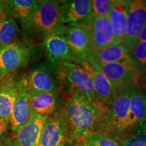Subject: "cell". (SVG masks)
<instances>
[{
	"label": "cell",
	"instance_id": "1",
	"mask_svg": "<svg viewBox=\"0 0 146 146\" xmlns=\"http://www.w3.org/2000/svg\"><path fill=\"white\" fill-rule=\"evenodd\" d=\"M108 106L92 100L81 92L69 94L59 110L68 133V140L83 141L84 139L99 133Z\"/></svg>",
	"mask_w": 146,
	"mask_h": 146
},
{
	"label": "cell",
	"instance_id": "2",
	"mask_svg": "<svg viewBox=\"0 0 146 146\" xmlns=\"http://www.w3.org/2000/svg\"><path fill=\"white\" fill-rule=\"evenodd\" d=\"M134 81L126 82L116 87L100 127L99 133L110 135L119 143L132 131L130 101Z\"/></svg>",
	"mask_w": 146,
	"mask_h": 146
},
{
	"label": "cell",
	"instance_id": "3",
	"mask_svg": "<svg viewBox=\"0 0 146 146\" xmlns=\"http://www.w3.org/2000/svg\"><path fill=\"white\" fill-rule=\"evenodd\" d=\"M67 28L60 20V1L42 0L38 1L26 33L44 38L50 34H64Z\"/></svg>",
	"mask_w": 146,
	"mask_h": 146
},
{
	"label": "cell",
	"instance_id": "4",
	"mask_svg": "<svg viewBox=\"0 0 146 146\" xmlns=\"http://www.w3.org/2000/svg\"><path fill=\"white\" fill-rule=\"evenodd\" d=\"M57 71L62 88L64 87L69 94L81 92L92 100L96 95L92 79L88 72L78 64L64 62L55 68Z\"/></svg>",
	"mask_w": 146,
	"mask_h": 146
},
{
	"label": "cell",
	"instance_id": "5",
	"mask_svg": "<svg viewBox=\"0 0 146 146\" xmlns=\"http://www.w3.org/2000/svg\"><path fill=\"white\" fill-rule=\"evenodd\" d=\"M22 79L30 92H60L62 89L57 71L48 62L34 64Z\"/></svg>",
	"mask_w": 146,
	"mask_h": 146
},
{
	"label": "cell",
	"instance_id": "6",
	"mask_svg": "<svg viewBox=\"0 0 146 146\" xmlns=\"http://www.w3.org/2000/svg\"><path fill=\"white\" fill-rule=\"evenodd\" d=\"M32 50L22 41L0 47V74L6 76L16 72L28 64Z\"/></svg>",
	"mask_w": 146,
	"mask_h": 146
},
{
	"label": "cell",
	"instance_id": "7",
	"mask_svg": "<svg viewBox=\"0 0 146 146\" xmlns=\"http://www.w3.org/2000/svg\"><path fill=\"white\" fill-rule=\"evenodd\" d=\"M146 24V1L131 0L128 4V16L125 45L129 52L138 43L139 36Z\"/></svg>",
	"mask_w": 146,
	"mask_h": 146
},
{
	"label": "cell",
	"instance_id": "8",
	"mask_svg": "<svg viewBox=\"0 0 146 146\" xmlns=\"http://www.w3.org/2000/svg\"><path fill=\"white\" fill-rule=\"evenodd\" d=\"M47 62L55 68L64 62L78 64L67 43L64 34H50L43 38Z\"/></svg>",
	"mask_w": 146,
	"mask_h": 146
},
{
	"label": "cell",
	"instance_id": "9",
	"mask_svg": "<svg viewBox=\"0 0 146 146\" xmlns=\"http://www.w3.org/2000/svg\"><path fill=\"white\" fill-rule=\"evenodd\" d=\"M92 16L91 0L60 1V20L66 26L85 25Z\"/></svg>",
	"mask_w": 146,
	"mask_h": 146
},
{
	"label": "cell",
	"instance_id": "10",
	"mask_svg": "<svg viewBox=\"0 0 146 146\" xmlns=\"http://www.w3.org/2000/svg\"><path fill=\"white\" fill-rule=\"evenodd\" d=\"M85 25L89 30L94 50L98 51L113 45H119L107 16H93Z\"/></svg>",
	"mask_w": 146,
	"mask_h": 146
},
{
	"label": "cell",
	"instance_id": "11",
	"mask_svg": "<svg viewBox=\"0 0 146 146\" xmlns=\"http://www.w3.org/2000/svg\"><path fill=\"white\" fill-rule=\"evenodd\" d=\"M64 36L78 64L81 62L86 61L89 55L94 50L88 27L85 25L68 27Z\"/></svg>",
	"mask_w": 146,
	"mask_h": 146
},
{
	"label": "cell",
	"instance_id": "12",
	"mask_svg": "<svg viewBox=\"0 0 146 146\" xmlns=\"http://www.w3.org/2000/svg\"><path fill=\"white\" fill-rule=\"evenodd\" d=\"M68 133L60 110L49 116L41 135L39 146H64L68 140Z\"/></svg>",
	"mask_w": 146,
	"mask_h": 146
},
{
	"label": "cell",
	"instance_id": "13",
	"mask_svg": "<svg viewBox=\"0 0 146 146\" xmlns=\"http://www.w3.org/2000/svg\"><path fill=\"white\" fill-rule=\"evenodd\" d=\"M89 64L102 72L115 88L126 82L135 81L137 75V69L135 66L127 62Z\"/></svg>",
	"mask_w": 146,
	"mask_h": 146
},
{
	"label": "cell",
	"instance_id": "14",
	"mask_svg": "<svg viewBox=\"0 0 146 146\" xmlns=\"http://www.w3.org/2000/svg\"><path fill=\"white\" fill-rule=\"evenodd\" d=\"M31 114L28 90L21 78L18 82L17 96L10 118L11 130L13 135L29 121Z\"/></svg>",
	"mask_w": 146,
	"mask_h": 146
},
{
	"label": "cell",
	"instance_id": "15",
	"mask_svg": "<svg viewBox=\"0 0 146 146\" xmlns=\"http://www.w3.org/2000/svg\"><path fill=\"white\" fill-rule=\"evenodd\" d=\"M49 116L33 114L29 121L14 135V146H39L41 135Z\"/></svg>",
	"mask_w": 146,
	"mask_h": 146
},
{
	"label": "cell",
	"instance_id": "16",
	"mask_svg": "<svg viewBox=\"0 0 146 146\" xmlns=\"http://www.w3.org/2000/svg\"><path fill=\"white\" fill-rule=\"evenodd\" d=\"M79 65L88 72L92 79L96 101L108 106L116 88L102 72L95 69L87 61L81 62Z\"/></svg>",
	"mask_w": 146,
	"mask_h": 146
},
{
	"label": "cell",
	"instance_id": "17",
	"mask_svg": "<svg viewBox=\"0 0 146 146\" xmlns=\"http://www.w3.org/2000/svg\"><path fill=\"white\" fill-rule=\"evenodd\" d=\"M86 61L89 64L127 62L135 65L125 44L113 45L98 51L93 50Z\"/></svg>",
	"mask_w": 146,
	"mask_h": 146
},
{
	"label": "cell",
	"instance_id": "18",
	"mask_svg": "<svg viewBox=\"0 0 146 146\" xmlns=\"http://www.w3.org/2000/svg\"><path fill=\"white\" fill-rule=\"evenodd\" d=\"M28 93L32 114L50 116L59 110L60 92Z\"/></svg>",
	"mask_w": 146,
	"mask_h": 146
},
{
	"label": "cell",
	"instance_id": "19",
	"mask_svg": "<svg viewBox=\"0 0 146 146\" xmlns=\"http://www.w3.org/2000/svg\"><path fill=\"white\" fill-rule=\"evenodd\" d=\"M38 1L34 0H12L4 1V12L18 22L25 32L35 10Z\"/></svg>",
	"mask_w": 146,
	"mask_h": 146
},
{
	"label": "cell",
	"instance_id": "20",
	"mask_svg": "<svg viewBox=\"0 0 146 146\" xmlns=\"http://www.w3.org/2000/svg\"><path fill=\"white\" fill-rule=\"evenodd\" d=\"M129 1L116 0L112 5L108 18L110 21L113 33L119 44H124L126 37Z\"/></svg>",
	"mask_w": 146,
	"mask_h": 146
},
{
	"label": "cell",
	"instance_id": "21",
	"mask_svg": "<svg viewBox=\"0 0 146 146\" xmlns=\"http://www.w3.org/2000/svg\"><path fill=\"white\" fill-rule=\"evenodd\" d=\"M18 82L11 74L0 79V117L10 120L17 96Z\"/></svg>",
	"mask_w": 146,
	"mask_h": 146
},
{
	"label": "cell",
	"instance_id": "22",
	"mask_svg": "<svg viewBox=\"0 0 146 146\" xmlns=\"http://www.w3.org/2000/svg\"><path fill=\"white\" fill-rule=\"evenodd\" d=\"M130 112L133 131L137 126L146 122V93L143 92L135 81L133 82L131 89Z\"/></svg>",
	"mask_w": 146,
	"mask_h": 146
},
{
	"label": "cell",
	"instance_id": "23",
	"mask_svg": "<svg viewBox=\"0 0 146 146\" xmlns=\"http://www.w3.org/2000/svg\"><path fill=\"white\" fill-rule=\"evenodd\" d=\"M21 30L14 18L5 12L0 18V47L19 41Z\"/></svg>",
	"mask_w": 146,
	"mask_h": 146
},
{
	"label": "cell",
	"instance_id": "24",
	"mask_svg": "<svg viewBox=\"0 0 146 146\" xmlns=\"http://www.w3.org/2000/svg\"><path fill=\"white\" fill-rule=\"evenodd\" d=\"M120 144V146H146V122L131 131Z\"/></svg>",
	"mask_w": 146,
	"mask_h": 146
},
{
	"label": "cell",
	"instance_id": "25",
	"mask_svg": "<svg viewBox=\"0 0 146 146\" xmlns=\"http://www.w3.org/2000/svg\"><path fill=\"white\" fill-rule=\"evenodd\" d=\"M83 146H120L118 141L106 133H96L84 139Z\"/></svg>",
	"mask_w": 146,
	"mask_h": 146
},
{
	"label": "cell",
	"instance_id": "26",
	"mask_svg": "<svg viewBox=\"0 0 146 146\" xmlns=\"http://www.w3.org/2000/svg\"><path fill=\"white\" fill-rule=\"evenodd\" d=\"M112 1V0H91L93 16L108 17Z\"/></svg>",
	"mask_w": 146,
	"mask_h": 146
},
{
	"label": "cell",
	"instance_id": "27",
	"mask_svg": "<svg viewBox=\"0 0 146 146\" xmlns=\"http://www.w3.org/2000/svg\"><path fill=\"white\" fill-rule=\"evenodd\" d=\"M135 65L146 66V41H139L131 53Z\"/></svg>",
	"mask_w": 146,
	"mask_h": 146
},
{
	"label": "cell",
	"instance_id": "28",
	"mask_svg": "<svg viewBox=\"0 0 146 146\" xmlns=\"http://www.w3.org/2000/svg\"><path fill=\"white\" fill-rule=\"evenodd\" d=\"M10 130H11L10 120L0 117V142L8 139Z\"/></svg>",
	"mask_w": 146,
	"mask_h": 146
},
{
	"label": "cell",
	"instance_id": "29",
	"mask_svg": "<svg viewBox=\"0 0 146 146\" xmlns=\"http://www.w3.org/2000/svg\"><path fill=\"white\" fill-rule=\"evenodd\" d=\"M64 146H83L81 141H76V140H68Z\"/></svg>",
	"mask_w": 146,
	"mask_h": 146
},
{
	"label": "cell",
	"instance_id": "30",
	"mask_svg": "<svg viewBox=\"0 0 146 146\" xmlns=\"http://www.w3.org/2000/svg\"><path fill=\"white\" fill-rule=\"evenodd\" d=\"M139 41H146V24L142 29L141 33L139 36Z\"/></svg>",
	"mask_w": 146,
	"mask_h": 146
},
{
	"label": "cell",
	"instance_id": "31",
	"mask_svg": "<svg viewBox=\"0 0 146 146\" xmlns=\"http://www.w3.org/2000/svg\"><path fill=\"white\" fill-rule=\"evenodd\" d=\"M0 146H14L12 143V139H6L3 141L0 142Z\"/></svg>",
	"mask_w": 146,
	"mask_h": 146
},
{
	"label": "cell",
	"instance_id": "32",
	"mask_svg": "<svg viewBox=\"0 0 146 146\" xmlns=\"http://www.w3.org/2000/svg\"><path fill=\"white\" fill-rule=\"evenodd\" d=\"M4 12V1H0V18L1 17Z\"/></svg>",
	"mask_w": 146,
	"mask_h": 146
},
{
	"label": "cell",
	"instance_id": "33",
	"mask_svg": "<svg viewBox=\"0 0 146 146\" xmlns=\"http://www.w3.org/2000/svg\"><path fill=\"white\" fill-rule=\"evenodd\" d=\"M3 76H2V75H1V74H0V79H1V78H2V77H3Z\"/></svg>",
	"mask_w": 146,
	"mask_h": 146
}]
</instances>
